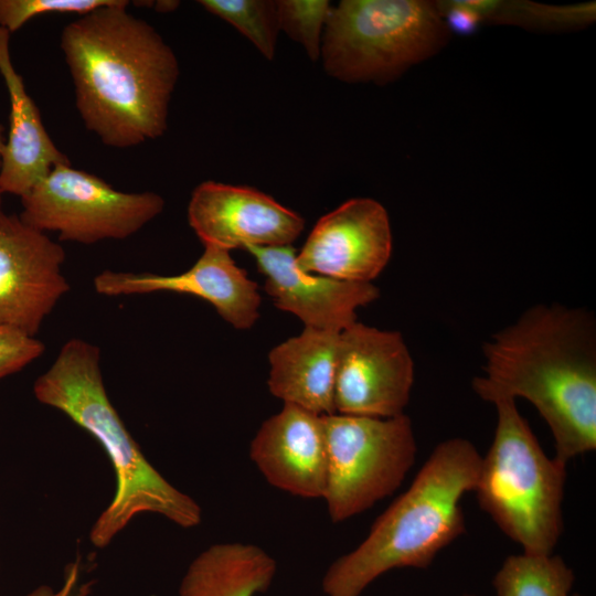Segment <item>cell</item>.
Instances as JSON below:
<instances>
[{"label":"cell","mask_w":596,"mask_h":596,"mask_svg":"<svg viewBox=\"0 0 596 596\" xmlns=\"http://www.w3.org/2000/svg\"><path fill=\"white\" fill-rule=\"evenodd\" d=\"M328 470L323 500L333 523L363 513L395 492L413 467L417 441L404 413L380 418L323 415Z\"/></svg>","instance_id":"7"},{"label":"cell","mask_w":596,"mask_h":596,"mask_svg":"<svg viewBox=\"0 0 596 596\" xmlns=\"http://www.w3.org/2000/svg\"><path fill=\"white\" fill-rule=\"evenodd\" d=\"M180 2L179 1H172V0H159V1H153V8L159 12V13H168V12H172L173 10H175L178 7H179Z\"/></svg>","instance_id":"27"},{"label":"cell","mask_w":596,"mask_h":596,"mask_svg":"<svg viewBox=\"0 0 596 596\" xmlns=\"http://www.w3.org/2000/svg\"><path fill=\"white\" fill-rule=\"evenodd\" d=\"M115 0H0V28L10 34L31 19L50 13H76L79 17L110 6Z\"/></svg>","instance_id":"23"},{"label":"cell","mask_w":596,"mask_h":596,"mask_svg":"<svg viewBox=\"0 0 596 596\" xmlns=\"http://www.w3.org/2000/svg\"><path fill=\"white\" fill-rule=\"evenodd\" d=\"M458 596H476V595H472V594H462V595H458Z\"/></svg>","instance_id":"30"},{"label":"cell","mask_w":596,"mask_h":596,"mask_svg":"<svg viewBox=\"0 0 596 596\" xmlns=\"http://www.w3.org/2000/svg\"><path fill=\"white\" fill-rule=\"evenodd\" d=\"M267 482L304 499H322L328 456L323 416L292 404L267 418L249 446Z\"/></svg>","instance_id":"15"},{"label":"cell","mask_w":596,"mask_h":596,"mask_svg":"<svg viewBox=\"0 0 596 596\" xmlns=\"http://www.w3.org/2000/svg\"><path fill=\"white\" fill-rule=\"evenodd\" d=\"M188 221L203 243L231 249L283 246L305 227V220L256 189L204 181L193 191Z\"/></svg>","instance_id":"12"},{"label":"cell","mask_w":596,"mask_h":596,"mask_svg":"<svg viewBox=\"0 0 596 596\" xmlns=\"http://www.w3.org/2000/svg\"><path fill=\"white\" fill-rule=\"evenodd\" d=\"M20 219L41 232H56L60 241L95 244L125 240L164 209L152 191L123 192L71 163L54 167L21 196Z\"/></svg>","instance_id":"8"},{"label":"cell","mask_w":596,"mask_h":596,"mask_svg":"<svg viewBox=\"0 0 596 596\" xmlns=\"http://www.w3.org/2000/svg\"><path fill=\"white\" fill-rule=\"evenodd\" d=\"M475 393L529 401L568 462L596 449V320L583 308L538 304L483 343Z\"/></svg>","instance_id":"1"},{"label":"cell","mask_w":596,"mask_h":596,"mask_svg":"<svg viewBox=\"0 0 596 596\" xmlns=\"http://www.w3.org/2000/svg\"><path fill=\"white\" fill-rule=\"evenodd\" d=\"M446 31L436 2L343 0L331 7L320 57L336 79L385 84L434 54Z\"/></svg>","instance_id":"6"},{"label":"cell","mask_w":596,"mask_h":596,"mask_svg":"<svg viewBox=\"0 0 596 596\" xmlns=\"http://www.w3.org/2000/svg\"><path fill=\"white\" fill-rule=\"evenodd\" d=\"M277 563L262 547L240 542L216 543L189 564L179 596H256L273 584Z\"/></svg>","instance_id":"18"},{"label":"cell","mask_w":596,"mask_h":596,"mask_svg":"<svg viewBox=\"0 0 596 596\" xmlns=\"http://www.w3.org/2000/svg\"><path fill=\"white\" fill-rule=\"evenodd\" d=\"M33 394L95 438L111 462L116 490L89 530L95 547L109 545L143 513L158 514L183 529L201 523L200 504L150 464L110 402L96 345L78 338L66 341L35 380Z\"/></svg>","instance_id":"3"},{"label":"cell","mask_w":596,"mask_h":596,"mask_svg":"<svg viewBox=\"0 0 596 596\" xmlns=\"http://www.w3.org/2000/svg\"><path fill=\"white\" fill-rule=\"evenodd\" d=\"M2 194H3V193H2L1 190H0V209H1V203H2Z\"/></svg>","instance_id":"29"},{"label":"cell","mask_w":596,"mask_h":596,"mask_svg":"<svg viewBox=\"0 0 596 596\" xmlns=\"http://www.w3.org/2000/svg\"><path fill=\"white\" fill-rule=\"evenodd\" d=\"M94 289L108 297L158 291L187 294L205 300L235 329L253 327L259 317L258 286L238 267L230 251L204 245L192 267L177 275L103 270Z\"/></svg>","instance_id":"13"},{"label":"cell","mask_w":596,"mask_h":596,"mask_svg":"<svg viewBox=\"0 0 596 596\" xmlns=\"http://www.w3.org/2000/svg\"><path fill=\"white\" fill-rule=\"evenodd\" d=\"M9 41L10 33L0 28V74L10 100L9 131L1 157L0 190L21 198L54 167L71 161L47 134L39 108L12 64Z\"/></svg>","instance_id":"16"},{"label":"cell","mask_w":596,"mask_h":596,"mask_svg":"<svg viewBox=\"0 0 596 596\" xmlns=\"http://www.w3.org/2000/svg\"><path fill=\"white\" fill-rule=\"evenodd\" d=\"M44 350V344L36 338L0 327V380L24 369Z\"/></svg>","instance_id":"24"},{"label":"cell","mask_w":596,"mask_h":596,"mask_svg":"<svg viewBox=\"0 0 596 596\" xmlns=\"http://www.w3.org/2000/svg\"><path fill=\"white\" fill-rule=\"evenodd\" d=\"M4 145H6V137L3 136V127L2 125H0V167H1V157H2Z\"/></svg>","instance_id":"28"},{"label":"cell","mask_w":596,"mask_h":596,"mask_svg":"<svg viewBox=\"0 0 596 596\" xmlns=\"http://www.w3.org/2000/svg\"><path fill=\"white\" fill-rule=\"evenodd\" d=\"M341 332L305 328L268 355L270 393L318 415H331Z\"/></svg>","instance_id":"17"},{"label":"cell","mask_w":596,"mask_h":596,"mask_svg":"<svg viewBox=\"0 0 596 596\" xmlns=\"http://www.w3.org/2000/svg\"><path fill=\"white\" fill-rule=\"evenodd\" d=\"M331 7L328 0H277L279 30L299 43L313 62L320 58Z\"/></svg>","instance_id":"22"},{"label":"cell","mask_w":596,"mask_h":596,"mask_svg":"<svg viewBox=\"0 0 596 596\" xmlns=\"http://www.w3.org/2000/svg\"><path fill=\"white\" fill-rule=\"evenodd\" d=\"M440 15H446L451 31L468 34L477 30L481 23L478 14L461 0L436 2Z\"/></svg>","instance_id":"26"},{"label":"cell","mask_w":596,"mask_h":596,"mask_svg":"<svg viewBox=\"0 0 596 596\" xmlns=\"http://www.w3.org/2000/svg\"><path fill=\"white\" fill-rule=\"evenodd\" d=\"M466 4L481 22H510L540 28H561L590 22L595 18L594 3L553 7L530 2L466 0Z\"/></svg>","instance_id":"21"},{"label":"cell","mask_w":596,"mask_h":596,"mask_svg":"<svg viewBox=\"0 0 596 596\" xmlns=\"http://www.w3.org/2000/svg\"><path fill=\"white\" fill-rule=\"evenodd\" d=\"M497 426L472 492L480 509L528 553H553L563 530L566 462L549 457L515 400L500 398Z\"/></svg>","instance_id":"5"},{"label":"cell","mask_w":596,"mask_h":596,"mask_svg":"<svg viewBox=\"0 0 596 596\" xmlns=\"http://www.w3.org/2000/svg\"><path fill=\"white\" fill-rule=\"evenodd\" d=\"M128 4L115 0L81 15L60 42L85 128L118 149L164 135L179 77L173 50Z\"/></svg>","instance_id":"2"},{"label":"cell","mask_w":596,"mask_h":596,"mask_svg":"<svg viewBox=\"0 0 596 596\" xmlns=\"http://www.w3.org/2000/svg\"><path fill=\"white\" fill-rule=\"evenodd\" d=\"M414 362L398 331L355 321L340 333L336 413L387 418L404 414Z\"/></svg>","instance_id":"9"},{"label":"cell","mask_w":596,"mask_h":596,"mask_svg":"<svg viewBox=\"0 0 596 596\" xmlns=\"http://www.w3.org/2000/svg\"><path fill=\"white\" fill-rule=\"evenodd\" d=\"M64 260L60 243L0 209V327L35 338L71 289Z\"/></svg>","instance_id":"10"},{"label":"cell","mask_w":596,"mask_h":596,"mask_svg":"<svg viewBox=\"0 0 596 596\" xmlns=\"http://www.w3.org/2000/svg\"><path fill=\"white\" fill-rule=\"evenodd\" d=\"M572 596H583V595H579V594H573Z\"/></svg>","instance_id":"31"},{"label":"cell","mask_w":596,"mask_h":596,"mask_svg":"<svg viewBox=\"0 0 596 596\" xmlns=\"http://www.w3.org/2000/svg\"><path fill=\"white\" fill-rule=\"evenodd\" d=\"M246 251L265 276V291L274 305L298 317L305 328L342 332L356 321L358 308L380 296L372 283L341 280L301 269L291 245Z\"/></svg>","instance_id":"14"},{"label":"cell","mask_w":596,"mask_h":596,"mask_svg":"<svg viewBox=\"0 0 596 596\" xmlns=\"http://www.w3.org/2000/svg\"><path fill=\"white\" fill-rule=\"evenodd\" d=\"M575 574L556 554L509 555L496 572L492 586L497 596H572Z\"/></svg>","instance_id":"19"},{"label":"cell","mask_w":596,"mask_h":596,"mask_svg":"<svg viewBox=\"0 0 596 596\" xmlns=\"http://www.w3.org/2000/svg\"><path fill=\"white\" fill-rule=\"evenodd\" d=\"M392 253L390 220L373 199L358 198L323 215L300 252L298 266L336 279L372 283Z\"/></svg>","instance_id":"11"},{"label":"cell","mask_w":596,"mask_h":596,"mask_svg":"<svg viewBox=\"0 0 596 596\" xmlns=\"http://www.w3.org/2000/svg\"><path fill=\"white\" fill-rule=\"evenodd\" d=\"M482 456L462 437L437 444L409 487L375 520L365 539L326 571V596H361L395 568H426L466 531L461 499L472 492Z\"/></svg>","instance_id":"4"},{"label":"cell","mask_w":596,"mask_h":596,"mask_svg":"<svg viewBox=\"0 0 596 596\" xmlns=\"http://www.w3.org/2000/svg\"><path fill=\"white\" fill-rule=\"evenodd\" d=\"M93 584V581H82L79 560H76L66 566L60 587L43 584L23 596H88Z\"/></svg>","instance_id":"25"},{"label":"cell","mask_w":596,"mask_h":596,"mask_svg":"<svg viewBox=\"0 0 596 596\" xmlns=\"http://www.w3.org/2000/svg\"><path fill=\"white\" fill-rule=\"evenodd\" d=\"M207 12L219 17L242 33L259 53L272 61L279 33L275 0H200Z\"/></svg>","instance_id":"20"}]
</instances>
